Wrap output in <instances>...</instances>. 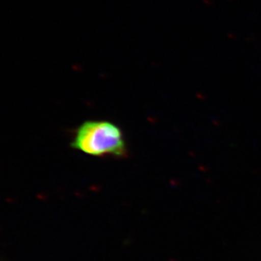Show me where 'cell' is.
<instances>
[{
	"mask_svg": "<svg viewBox=\"0 0 261 261\" xmlns=\"http://www.w3.org/2000/svg\"><path fill=\"white\" fill-rule=\"evenodd\" d=\"M70 146L93 157L124 158L128 149L120 126L106 120H89L75 129Z\"/></svg>",
	"mask_w": 261,
	"mask_h": 261,
	"instance_id": "1",
	"label": "cell"
}]
</instances>
